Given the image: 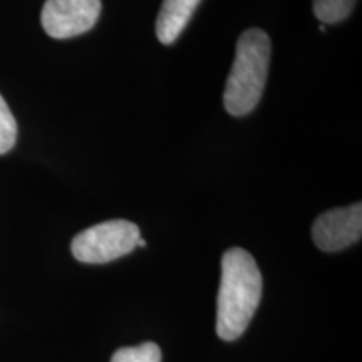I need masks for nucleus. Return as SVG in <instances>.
I'll return each mask as SVG.
<instances>
[{
  "label": "nucleus",
  "instance_id": "1",
  "mask_svg": "<svg viewBox=\"0 0 362 362\" xmlns=\"http://www.w3.org/2000/svg\"><path fill=\"white\" fill-rule=\"evenodd\" d=\"M264 280L259 265L243 248H230L221 259V280L216 304V334L235 341L245 332L262 300Z\"/></svg>",
  "mask_w": 362,
  "mask_h": 362
},
{
  "label": "nucleus",
  "instance_id": "2",
  "mask_svg": "<svg viewBox=\"0 0 362 362\" xmlns=\"http://www.w3.org/2000/svg\"><path fill=\"white\" fill-rule=\"evenodd\" d=\"M270 52V39L264 30L248 29L240 35L223 93L225 110L232 116H245L260 103L269 76Z\"/></svg>",
  "mask_w": 362,
  "mask_h": 362
},
{
  "label": "nucleus",
  "instance_id": "3",
  "mask_svg": "<svg viewBox=\"0 0 362 362\" xmlns=\"http://www.w3.org/2000/svg\"><path fill=\"white\" fill-rule=\"evenodd\" d=\"M139 237L141 233L133 221H103L76 235L71 252L83 264H107L133 252Z\"/></svg>",
  "mask_w": 362,
  "mask_h": 362
},
{
  "label": "nucleus",
  "instance_id": "4",
  "mask_svg": "<svg viewBox=\"0 0 362 362\" xmlns=\"http://www.w3.org/2000/svg\"><path fill=\"white\" fill-rule=\"evenodd\" d=\"M101 16V0H45L40 24L52 39H71L88 33Z\"/></svg>",
  "mask_w": 362,
  "mask_h": 362
},
{
  "label": "nucleus",
  "instance_id": "5",
  "mask_svg": "<svg viewBox=\"0 0 362 362\" xmlns=\"http://www.w3.org/2000/svg\"><path fill=\"white\" fill-rule=\"evenodd\" d=\"M362 235V205L334 208L317 216L312 240L322 252H339L354 245Z\"/></svg>",
  "mask_w": 362,
  "mask_h": 362
},
{
  "label": "nucleus",
  "instance_id": "6",
  "mask_svg": "<svg viewBox=\"0 0 362 362\" xmlns=\"http://www.w3.org/2000/svg\"><path fill=\"white\" fill-rule=\"evenodd\" d=\"M202 0H163L156 19V35L161 44H173L192 19Z\"/></svg>",
  "mask_w": 362,
  "mask_h": 362
},
{
  "label": "nucleus",
  "instance_id": "7",
  "mask_svg": "<svg viewBox=\"0 0 362 362\" xmlns=\"http://www.w3.org/2000/svg\"><path fill=\"white\" fill-rule=\"evenodd\" d=\"M357 0H314V13L322 24H337L351 16Z\"/></svg>",
  "mask_w": 362,
  "mask_h": 362
},
{
  "label": "nucleus",
  "instance_id": "8",
  "mask_svg": "<svg viewBox=\"0 0 362 362\" xmlns=\"http://www.w3.org/2000/svg\"><path fill=\"white\" fill-rule=\"evenodd\" d=\"M111 362H161V351L155 342H144L141 346L116 351Z\"/></svg>",
  "mask_w": 362,
  "mask_h": 362
},
{
  "label": "nucleus",
  "instance_id": "9",
  "mask_svg": "<svg viewBox=\"0 0 362 362\" xmlns=\"http://www.w3.org/2000/svg\"><path fill=\"white\" fill-rule=\"evenodd\" d=\"M17 141V121L11 107L0 94V155H6L16 146Z\"/></svg>",
  "mask_w": 362,
  "mask_h": 362
},
{
  "label": "nucleus",
  "instance_id": "10",
  "mask_svg": "<svg viewBox=\"0 0 362 362\" xmlns=\"http://www.w3.org/2000/svg\"><path fill=\"white\" fill-rule=\"evenodd\" d=\"M136 247H146V242H144V240L139 237V240H138V243H136Z\"/></svg>",
  "mask_w": 362,
  "mask_h": 362
}]
</instances>
